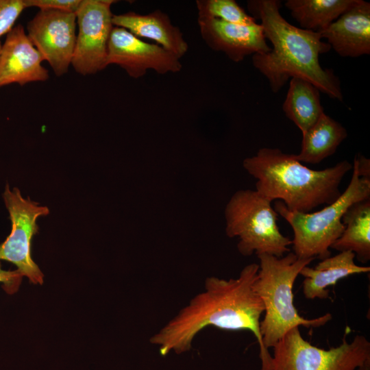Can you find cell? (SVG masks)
<instances>
[{
	"mask_svg": "<svg viewBox=\"0 0 370 370\" xmlns=\"http://www.w3.org/2000/svg\"><path fill=\"white\" fill-rule=\"evenodd\" d=\"M203 40L211 49L224 53L228 58L239 62L249 55L271 50L259 23L239 25L212 18H197Z\"/></svg>",
	"mask_w": 370,
	"mask_h": 370,
	"instance_id": "obj_12",
	"label": "cell"
},
{
	"mask_svg": "<svg viewBox=\"0 0 370 370\" xmlns=\"http://www.w3.org/2000/svg\"><path fill=\"white\" fill-rule=\"evenodd\" d=\"M75 12L40 10L27 25V34L56 76L71 65L76 41Z\"/></svg>",
	"mask_w": 370,
	"mask_h": 370,
	"instance_id": "obj_10",
	"label": "cell"
},
{
	"mask_svg": "<svg viewBox=\"0 0 370 370\" xmlns=\"http://www.w3.org/2000/svg\"><path fill=\"white\" fill-rule=\"evenodd\" d=\"M112 23L122 27L138 38L155 41L178 59L182 58L188 49L179 27L174 25L169 16L160 10L142 14L128 12L113 14Z\"/></svg>",
	"mask_w": 370,
	"mask_h": 370,
	"instance_id": "obj_15",
	"label": "cell"
},
{
	"mask_svg": "<svg viewBox=\"0 0 370 370\" xmlns=\"http://www.w3.org/2000/svg\"><path fill=\"white\" fill-rule=\"evenodd\" d=\"M23 2L26 8L36 7L40 10H54L75 13L81 0H23Z\"/></svg>",
	"mask_w": 370,
	"mask_h": 370,
	"instance_id": "obj_23",
	"label": "cell"
},
{
	"mask_svg": "<svg viewBox=\"0 0 370 370\" xmlns=\"http://www.w3.org/2000/svg\"><path fill=\"white\" fill-rule=\"evenodd\" d=\"M114 0H81L75 12L78 32L71 65L82 75L95 74L107 64Z\"/></svg>",
	"mask_w": 370,
	"mask_h": 370,
	"instance_id": "obj_9",
	"label": "cell"
},
{
	"mask_svg": "<svg viewBox=\"0 0 370 370\" xmlns=\"http://www.w3.org/2000/svg\"><path fill=\"white\" fill-rule=\"evenodd\" d=\"M107 64H116L138 79L148 70L164 75L181 71L175 56L158 45L143 41L127 29L114 26L108 45Z\"/></svg>",
	"mask_w": 370,
	"mask_h": 370,
	"instance_id": "obj_11",
	"label": "cell"
},
{
	"mask_svg": "<svg viewBox=\"0 0 370 370\" xmlns=\"http://www.w3.org/2000/svg\"><path fill=\"white\" fill-rule=\"evenodd\" d=\"M282 110L301 134L304 133L324 112L319 90L308 81L291 78Z\"/></svg>",
	"mask_w": 370,
	"mask_h": 370,
	"instance_id": "obj_19",
	"label": "cell"
},
{
	"mask_svg": "<svg viewBox=\"0 0 370 370\" xmlns=\"http://www.w3.org/2000/svg\"><path fill=\"white\" fill-rule=\"evenodd\" d=\"M196 6L198 17L239 25L256 23V19L247 14L234 0H197Z\"/></svg>",
	"mask_w": 370,
	"mask_h": 370,
	"instance_id": "obj_21",
	"label": "cell"
},
{
	"mask_svg": "<svg viewBox=\"0 0 370 370\" xmlns=\"http://www.w3.org/2000/svg\"><path fill=\"white\" fill-rule=\"evenodd\" d=\"M346 129L323 112L316 123L302 134L301 150L295 158L301 162L319 164L334 153L347 138Z\"/></svg>",
	"mask_w": 370,
	"mask_h": 370,
	"instance_id": "obj_17",
	"label": "cell"
},
{
	"mask_svg": "<svg viewBox=\"0 0 370 370\" xmlns=\"http://www.w3.org/2000/svg\"><path fill=\"white\" fill-rule=\"evenodd\" d=\"M243 166L256 179L259 194L272 201H282L291 211L303 213L337 199L341 195V183L353 168V164L345 160L323 170H312L294 154L269 147L246 158Z\"/></svg>",
	"mask_w": 370,
	"mask_h": 370,
	"instance_id": "obj_3",
	"label": "cell"
},
{
	"mask_svg": "<svg viewBox=\"0 0 370 370\" xmlns=\"http://www.w3.org/2000/svg\"><path fill=\"white\" fill-rule=\"evenodd\" d=\"M319 34L339 56L358 58L370 53V3L353 5Z\"/></svg>",
	"mask_w": 370,
	"mask_h": 370,
	"instance_id": "obj_14",
	"label": "cell"
},
{
	"mask_svg": "<svg viewBox=\"0 0 370 370\" xmlns=\"http://www.w3.org/2000/svg\"><path fill=\"white\" fill-rule=\"evenodd\" d=\"M345 230L330 248L351 251L362 263L370 260V199L352 205L342 218Z\"/></svg>",
	"mask_w": 370,
	"mask_h": 370,
	"instance_id": "obj_18",
	"label": "cell"
},
{
	"mask_svg": "<svg viewBox=\"0 0 370 370\" xmlns=\"http://www.w3.org/2000/svg\"><path fill=\"white\" fill-rule=\"evenodd\" d=\"M355 0H287L284 5L301 28L319 32L336 21Z\"/></svg>",
	"mask_w": 370,
	"mask_h": 370,
	"instance_id": "obj_20",
	"label": "cell"
},
{
	"mask_svg": "<svg viewBox=\"0 0 370 370\" xmlns=\"http://www.w3.org/2000/svg\"><path fill=\"white\" fill-rule=\"evenodd\" d=\"M22 277L17 270L2 269L0 263V282L3 284V287L7 293L12 294L18 290Z\"/></svg>",
	"mask_w": 370,
	"mask_h": 370,
	"instance_id": "obj_24",
	"label": "cell"
},
{
	"mask_svg": "<svg viewBox=\"0 0 370 370\" xmlns=\"http://www.w3.org/2000/svg\"><path fill=\"white\" fill-rule=\"evenodd\" d=\"M270 199L256 190L236 191L225 208V232L238 237L237 248L243 256L267 254L281 258L290 252L292 241L277 224L278 214Z\"/></svg>",
	"mask_w": 370,
	"mask_h": 370,
	"instance_id": "obj_6",
	"label": "cell"
},
{
	"mask_svg": "<svg viewBox=\"0 0 370 370\" xmlns=\"http://www.w3.org/2000/svg\"><path fill=\"white\" fill-rule=\"evenodd\" d=\"M351 180L343 193L332 203L314 212L303 213L288 210L284 203L276 201L275 212L283 217L293 231L294 254L301 259L331 256V245L345 230L342 218L354 204L370 199V179L361 177L355 158Z\"/></svg>",
	"mask_w": 370,
	"mask_h": 370,
	"instance_id": "obj_5",
	"label": "cell"
},
{
	"mask_svg": "<svg viewBox=\"0 0 370 370\" xmlns=\"http://www.w3.org/2000/svg\"><path fill=\"white\" fill-rule=\"evenodd\" d=\"M260 269L254 283L255 291L264 306L260 334L264 348L274 345L291 330L304 326L317 328L332 319L329 312L314 318L300 316L293 304V288L301 269L314 259H301L293 252L281 258L262 254L257 256Z\"/></svg>",
	"mask_w": 370,
	"mask_h": 370,
	"instance_id": "obj_4",
	"label": "cell"
},
{
	"mask_svg": "<svg viewBox=\"0 0 370 370\" xmlns=\"http://www.w3.org/2000/svg\"><path fill=\"white\" fill-rule=\"evenodd\" d=\"M260 266L246 265L236 278L208 277L204 289L150 338L162 356L181 354L192 347L196 335L208 326L226 330H249L256 338L261 360L260 370H272L273 358L263 345L260 317L262 300L254 288Z\"/></svg>",
	"mask_w": 370,
	"mask_h": 370,
	"instance_id": "obj_1",
	"label": "cell"
},
{
	"mask_svg": "<svg viewBox=\"0 0 370 370\" xmlns=\"http://www.w3.org/2000/svg\"><path fill=\"white\" fill-rule=\"evenodd\" d=\"M25 8L23 0H0V37L14 27Z\"/></svg>",
	"mask_w": 370,
	"mask_h": 370,
	"instance_id": "obj_22",
	"label": "cell"
},
{
	"mask_svg": "<svg viewBox=\"0 0 370 370\" xmlns=\"http://www.w3.org/2000/svg\"><path fill=\"white\" fill-rule=\"evenodd\" d=\"M251 16L260 21L266 39L271 45L267 53L252 56L253 66L278 92L288 79L297 77L310 82L329 97L343 100L339 78L332 69H323L319 55L331 49L317 32L295 27L281 14L278 0H249Z\"/></svg>",
	"mask_w": 370,
	"mask_h": 370,
	"instance_id": "obj_2",
	"label": "cell"
},
{
	"mask_svg": "<svg viewBox=\"0 0 370 370\" xmlns=\"http://www.w3.org/2000/svg\"><path fill=\"white\" fill-rule=\"evenodd\" d=\"M357 370H370V362L365 363L364 365L359 367Z\"/></svg>",
	"mask_w": 370,
	"mask_h": 370,
	"instance_id": "obj_25",
	"label": "cell"
},
{
	"mask_svg": "<svg viewBox=\"0 0 370 370\" xmlns=\"http://www.w3.org/2000/svg\"><path fill=\"white\" fill-rule=\"evenodd\" d=\"M328 349L314 346L301 336L299 327L288 331L273 347L272 370H357L370 362V342L357 334Z\"/></svg>",
	"mask_w": 370,
	"mask_h": 370,
	"instance_id": "obj_7",
	"label": "cell"
},
{
	"mask_svg": "<svg viewBox=\"0 0 370 370\" xmlns=\"http://www.w3.org/2000/svg\"><path fill=\"white\" fill-rule=\"evenodd\" d=\"M1 41H0V50H1Z\"/></svg>",
	"mask_w": 370,
	"mask_h": 370,
	"instance_id": "obj_26",
	"label": "cell"
},
{
	"mask_svg": "<svg viewBox=\"0 0 370 370\" xmlns=\"http://www.w3.org/2000/svg\"><path fill=\"white\" fill-rule=\"evenodd\" d=\"M43 58L33 45L21 24L5 35L0 50V87L18 84L23 86L49 79Z\"/></svg>",
	"mask_w": 370,
	"mask_h": 370,
	"instance_id": "obj_13",
	"label": "cell"
},
{
	"mask_svg": "<svg viewBox=\"0 0 370 370\" xmlns=\"http://www.w3.org/2000/svg\"><path fill=\"white\" fill-rule=\"evenodd\" d=\"M3 199L8 211L12 230L0 245V260L12 262L22 276L34 284L43 283V274L31 255V241L37 232V219L49 214L47 207L40 206L29 198L22 197L17 188L5 185Z\"/></svg>",
	"mask_w": 370,
	"mask_h": 370,
	"instance_id": "obj_8",
	"label": "cell"
},
{
	"mask_svg": "<svg viewBox=\"0 0 370 370\" xmlns=\"http://www.w3.org/2000/svg\"><path fill=\"white\" fill-rule=\"evenodd\" d=\"M354 259L353 252L342 251L321 260L313 268L308 265L304 267L299 275L304 278L302 282L304 297L308 299H328L329 286L349 275L370 271L369 267L359 266Z\"/></svg>",
	"mask_w": 370,
	"mask_h": 370,
	"instance_id": "obj_16",
	"label": "cell"
}]
</instances>
